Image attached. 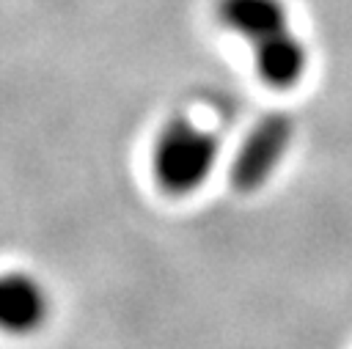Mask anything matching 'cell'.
<instances>
[{"instance_id": "6da1fadb", "label": "cell", "mask_w": 352, "mask_h": 349, "mask_svg": "<svg viewBox=\"0 0 352 349\" xmlns=\"http://www.w3.org/2000/svg\"><path fill=\"white\" fill-rule=\"evenodd\" d=\"M212 14L226 33L248 47L261 85L292 91L308 77L311 47L297 30L286 0H214Z\"/></svg>"}, {"instance_id": "7a4b0ae2", "label": "cell", "mask_w": 352, "mask_h": 349, "mask_svg": "<svg viewBox=\"0 0 352 349\" xmlns=\"http://www.w3.org/2000/svg\"><path fill=\"white\" fill-rule=\"evenodd\" d=\"M223 159V135L192 113H173L160 124L148 148L151 181L170 198L206 187Z\"/></svg>"}, {"instance_id": "3957f363", "label": "cell", "mask_w": 352, "mask_h": 349, "mask_svg": "<svg viewBox=\"0 0 352 349\" xmlns=\"http://www.w3.org/2000/svg\"><path fill=\"white\" fill-rule=\"evenodd\" d=\"M297 140V121L286 110L264 113L236 143L228 159V184L242 192L253 195L264 190L272 176L283 168L286 157L292 154Z\"/></svg>"}, {"instance_id": "277c9868", "label": "cell", "mask_w": 352, "mask_h": 349, "mask_svg": "<svg viewBox=\"0 0 352 349\" xmlns=\"http://www.w3.org/2000/svg\"><path fill=\"white\" fill-rule=\"evenodd\" d=\"M55 316V297L50 283L25 269H0V335L6 338H33Z\"/></svg>"}]
</instances>
